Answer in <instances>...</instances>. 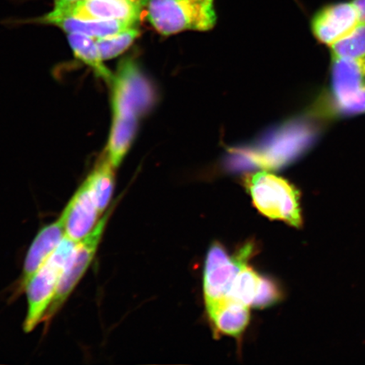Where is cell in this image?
Returning a JSON list of instances; mask_svg holds the SVG:
<instances>
[{
    "mask_svg": "<svg viewBox=\"0 0 365 365\" xmlns=\"http://www.w3.org/2000/svg\"><path fill=\"white\" fill-rule=\"evenodd\" d=\"M282 292L272 280L262 277L261 287L253 304L255 308H266L275 304L282 299Z\"/></svg>",
    "mask_w": 365,
    "mask_h": 365,
    "instance_id": "20",
    "label": "cell"
},
{
    "mask_svg": "<svg viewBox=\"0 0 365 365\" xmlns=\"http://www.w3.org/2000/svg\"><path fill=\"white\" fill-rule=\"evenodd\" d=\"M66 220V236L79 242L98 225L100 213L90 181L86 178L62 212Z\"/></svg>",
    "mask_w": 365,
    "mask_h": 365,
    "instance_id": "9",
    "label": "cell"
},
{
    "mask_svg": "<svg viewBox=\"0 0 365 365\" xmlns=\"http://www.w3.org/2000/svg\"><path fill=\"white\" fill-rule=\"evenodd\" d=\"M130 1L135 3L137 4V6L144 8L145 6H148L149 0H130Z\"/></svg>",
    "mask_w": 365,
    "mask_h": 365,
    "instance_id": "22",
    "label": "cell"
},
{
    "mask_svg": "<svg viewBox=\"0 0 365 365\" xmlns=\"http://www.w3.org/2000/svg\"><path fill=\"white\" fill-rule=\"evenodd\" d=\"M359 12L360 20L365 21V0H352Z\"/></svg>",
    "mask_w": 365,
    "mask_h": 365,
    "instance_id": "21",
    "label": "cell"
},
{
    "mask_svg": "<svg viewBox=\"0 0 365 365\" xmlns=\"http://www.w3.org/2000/svg\"><path fill=\"white\" fill-rule=\"evenodd\" d=\"M78 242L65 236L62 242L36 272L25 287L27 295V314L24 331L29 333L43 321L58 289L59 281L68 258Z\"/></svg>",
    "mask_w": 365,
    "mask_h": 365,
    "instance_id": "4",
    "label": "cell"
},
{
    "mask_svg": "<svg viewBox=\"0 0 365 365\" xmlns=\"http://www.w3.org/2000/svg\"><path fill=\"white\" fill-rule=\"evenodd\" d=\"M245 186L263 216L295 227L302 226L299 192L289 182L271 173L257 172L245 178Z\"/></svg>",
    "mask_w": 365,
    "mask_h": 365,
    "instance_id": "2",
    "label": "cell"
},
{
    "mask_svg": "<svg viewBox=\"0 0 365 365\" xmlns=\"http://www.w3.org/2000/svg\"><path fill=\"white\" fill-rule=\"evenodd\" d=\"M330 48L331 58H348L365 65V21H360L350 34Z\"/></svg>",
    "mask_w": 365,
    "mask_h": 365,
    "instance_id": "17",
    "label": "cell"
},
{
    "mask_svg": "<svg viewBox=\"0 0 365 365\" xmlns=\"http://www.w3.org/2000/svg\"><path fill=\"white\" fill-rule=\"evenodd\" d=\"M100 213L103 214L110 202L114 189V167L104 160L88 177Z\"/></svg>",
    "mask_w": 365,
    "mask_h": 365,
    "instance_id": "16",
    "label": "cell"
},
{
    "mask_svg": "<svg viewBox=\"0 0 365 365\" xmlns=\"http://www.w3.org/2000/svg\"><path fill=\"white\" fill-rule=\"evenodd\" d=\"M113 208L108 210L88 235L77 243L74 251L68 258L59 281L58 289L51 304L46 313L43 322L46 327L52 321L54 316L65 304L68 297L74 291L75 287L83 277L91 262H93L96 253L101 242L105 228L108 225Z\"/></svg>",
    "mask_w": 365,
    "mask_h": 365,
    "instance_id": "5",
    "label": "cell"
},
{
    "mask_svg": "<svg viewBox=\"0 0 365 365\" xmlns=\"http://www.w3.org/2000/svg\"><path fill=\"white\" fill-rule=\"evenodd\" d=\"M113 84V125L108 159L116 168L134 140L138 118L152 106L154 93L139 68L129 59L118 67Z\"/></svg>",
    "mask_w": 365,
    "mask_h": 365,
    "instance_id": "1",
    "label": "cell"
},
{
    "mask_svg": "<svg viewBox=\"0 0 365 365\" xmlns=\"http://www.w3.org/2000/svg\"><path fill=\"white\" fill-rule=\"evenodd\" d=\"M331 59V103L334 104L365 88V65L348 58Z\"/></svg>",
    "mask_w": 365,
    "mask_h": 365,
    "instance_id": "13",
    "label": "cell"
},
{
    "mask_svg": "<svg viewBox=\"0 0 365 365\" xmlns=\"http://www.w3.org/2000/svg\"><path fill=\"white\" fill-rule=\"evenodd\" d=\"M360 21L352 0L326 4L312 17L310 26L319 43L332 46L352 31Z\"/></svg>",
    "mask_w": 365,
    "mask_h": 365,
    "instance_id": "8",
    "label": "cell"
},
{
    "mask_svg": "<svg viewBox=\"0 0 365 365\" xmlns=\"http://www.w3.org/2000/svg\"><path fill=\"white\" fill-rule=\"evenodd\" d=\"M66 236V220L62 213L56 222L45 226L36 236L23 267L21 289H25L34 274L47 262Z\"/></svg>",
    "mask_w": 365,
    "mask_h": 365,
    "instance_id": "10",
    "label": "cell"
},
{
    "mask_svg": "<svg viewBox=\"0 0 365 365\" xmlns=\"http://www.w3.org/2000/svg\"><path fill=\"white\" fill-rule=\"evenodd\" d=\"M329 110L331 115H357L365 113V88L344 101L331 105Z\"/></svg>",
    "mask_w": 365,
    "mask_h": 365,
    "instance_id": "19",
    "label": "cell"
},
{
    "mask_svg": "<svg viewBox=\"0 0 365 365\" xmlns=\"http://www.w3.org/2000/svg\"><path fill=\"white\" fill-rule=\"evenodd\" d=\"M68 40L77 58L89 66L100 78L105 81L113 82L114 76L104 66V61L100 53L96 38L82 34H70L68 35Z\"/></svg>",
    "mask_w": 365,
    "mask_h": 365,
    "instance_id": "14",
    "label": "cell"
},
{
    "mask_svg": "<svg viewBox=\"0 0 365 365\" xmlns=\"http://www.w3.org/2000/svg\"><path fill=\"white\" fill-rule=\"evenodd\" d=\"M147 7L150 25L163 36L209 31L217 22L214 0H149Z\"/></svg>",
    "mask_w": 365,
    "mask_h": 365,
    "instance_id": "3",
    "label": "cell"
},
{
    "mask_svg": "<svg viewBox=\"0 0 365 365\" xmlns=\"http://www.w3.org/2000/svg\"><path fill=\"white\" fill-rule=\"evenodd\" d=\"M139 36L140 31L135 26L106 38H97L96 42L105 61L120 56L133 44Z\"/></svg>",
    "mask_w": 365,
    "mask_h": 365,
    "instance_id": "18",
    "label": "cell"
},
{
    "mask_svg": "<svg viewBox=\"0 0 365 365\" xmlns=\"http://www.w3.org/2000/svg\"><path fill=\"white\" fill-rule=\"evenodd\" d=\"M75 1H78V0H54V4H58L75 2Z\"/></svg>",
    "mask_w": 365,
    "mask_h": 365,
    "instance_id": "23",
    "label": "cell"
},
{
    "mask_svg": "<svg viewBox=\"0 0 365 365\" xmlns=\"http://www.w3.org/2000/svg\"><path fill=\"white\" fill-rule=\"evenodd\" d=\"M255 245L246 244L238 253L230 257L221 244L210 248L205 259L203 289L205 303L225 299L235 277L254 255Z\"/></svg>",
    "mask_w": 365,
    "mask_h": 365,
    "instance_id": "6",
    "label": "cell"
},
{
    "mask_svg": "<svg viewBox=\"0 0 365 365\" xmlns=\"http://www.w3.org/2000/svg\"><path fill=\"white\" fill-rule=\"evenodd\" d=\"M36 21L56 26L68 34H82L96 39L106 38L135 26L124 21L80 19L59 15L53 11L39 18Z\"/></svg>",
    "mask_w": 365,
    "mask_h": 365,
    "instance_id": "12",
    "label": "cell"
},
{
    "mask_svg": "<svg viewBox=\"0 0 365 365\" xmlns=\"http://www.w3.org/2000/svg\"><path fill=\"white\" fill-rule=\"evenodd\" d=\"M262 277L246 264L235 277L226 298L253 307L261 287Z\"/></svg>",
    "mask_w": 365,
    "mask_h": 365,
    "instance_id": "15",
    "label": "cell"
},
{
    "mask_svg": "<svg viewBox=\"0 0 365 365\" xmlns=\"http://www.w3.org/2000/svg\"><path fill=\"white\" fill-rule=\"evenodd\" d=\"M143 8L130 0H78L56 4L59 15L93 21H118L136 26Z\"/></svg>",
    "mask_w": 365,
    "mask_h": 365,
    "instance_id": "7",
    "label": "cell"
},
{
    "mask_svg": "<svg viewBox=\"0 0 365 365\" xmlns=\"http://www.w3.org/2000/svg\"><path fill=\"white\" fill-rule=\"evenodd\" d=\"M210 321L217 333L239 336L248 327L250 307L225 298L205 303Z\"/></svg>",
    "mask_w": 365,
    "mask_h": 365,
    "instance_id": "11",
    "label": "cell"
}]
</instances>
